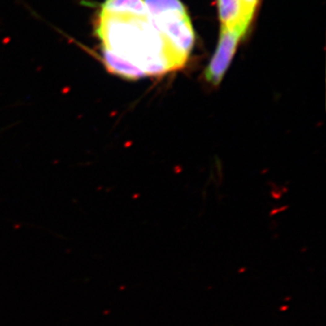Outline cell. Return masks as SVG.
<instances>
[{
	"label": "cell",
	"instance_id": "cell-5",
	"mask_svg": "<svg viewBox=\"0 0 326 326\" xmlns=\"http://www.w3.org/2000/svg\"><path fill=\"white\" fill-rule=\"evenodd\" d=\"M102 8L110 11H128L141 13L146 11L143 0H105Z\"/></svg>",
	"mask_w": 326,
	"mask_h": 326
},
{
	"label": "cell",
	"instance_id": "cell-2",
	"mask_svg": "<svg viewBox=\"0 0 326 326\" xmlns=\"http://www.w3.org/2000/svg\"><path fill=\"white\" fill-rule=\"evenodd\" d=\"M148 15L166 43L188 61L195 33L188 12L180 0H143Z\"/></svg>",
	"mask_w": 326,
	"mask_h": 326
},
{
	"label": "cell",
	"instance_id": "cell-6",
	"mask_svg": "<svg viewBox=\"0 0 326 326\" xmlns=\"http://www.w3.org/2000/svg\"><path fill=\"white\" fill-rule=\"evenodd\" d=\"M249 8H251V9H253L254 11H255V9H256V7H257V6H258V4H259V1L260 0H242Z\"/></svg>",
	"mask_w": 326,
	"mask_h": 326
},
{
	"label": "cell",
	"instance_id": "cell-3",
	"mask_svg": "<svg viewBox=\"0 0 326 326\" xmlns=\"http://www.w3.org/2000/svg\"><path fill=\"white\" fill-rule=\"evenodd\" d=\"M244 36L245 34L241 32L230 31L221 27L217 50L204 71L206 82L215 86L221 83Z\"/></svg>",
	"mask_w": 326,
	"mask_h": 326
},
{
	"label": "cell",
	"instance_id": "cell-4",
	"mask_svg": "<svg viewBox=\"0 0 326 326\" xmlns=\"http://www.w3.org/2000/svg\"><path fill=\"white\" fill-rule=\"evenodd\" d=\"M217 7L221 27L246 35L255 11L242 0H217Z\"/></svg>",
	"mask_w": 326,
	"mask_h": 326
},
{
	"label": "cell",
	"instance_id": "cell-1",
	"mask_svg": "<svg viewBox=\"0 0 326 326\" xmlns=\"http://www.w3.org/2000/svg\"><path fill=\"white\" fill-rule=\"evenodd\" d=\"M96 35L102 48L129 64L138 79L182 68L187 61L166 43L145 12L110 11L102 8Z\"/></svg>",
	"mask_w": 326,
	"mask_h": 326
}]
</instances>
